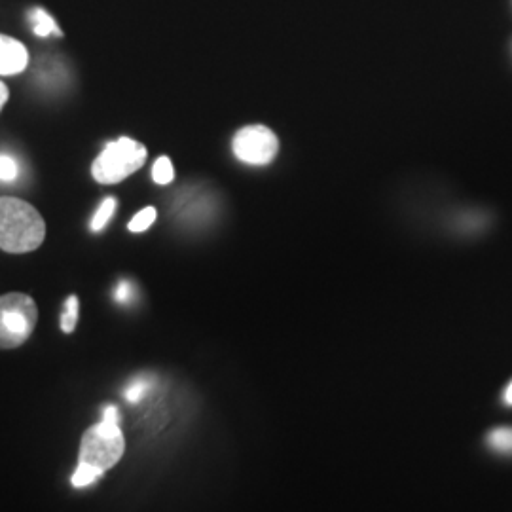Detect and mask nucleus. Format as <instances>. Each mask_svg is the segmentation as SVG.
<instances>
[{"label": "nucleus", "instance_id": "9", "mask_svg": "<svg viewBox=\"0 0 512 512\" xmlns=\"http://www.w3.org/2000/svg\"><path fill=\"white\" fill-rule=\"evenodd\" d=\"M78 315H80V300L76 294L67 296L65 306H63V313H61V330L65 334H73L76 327H78Z\"/></svg>", "mask_w": 512, "mask_h": 512}, {"label": "nucleus", "instance_id": "12", "mask_svg": "<svg viewBox=\"0 0 512 512\" xmlns=\"http://www.w3.org/2000/svg\"><path fill=\"white\" fill-rule=\"evenodd\" d=\"M158 219L156 207H145L141 209L133 219L129 220L128 230L131 234H143Z\"/></svg>", "mask_w": 512, "mask_h": 512}, {"label": "nucleus", "instance_id": "5", "mask_svg": "<svg viewBox=\"0 0 512 512\" xmlns=\"http://www.w3.org/2000/svg\"><path fill=\"white\" fill-rule=\"evenodd\" d=\"M234 156L249 165H268L279 150V141L272 129L266 126H247L239 129L232 141Z\"/></svg>", "mask_w": 512, "mask_h": 512}, {"label": "nucleus", "instance_id": "18", "mask_svg": "<svg viewBox=\"0 0 512 512\" xmlns=\"http://www.w3.org/2000/svg\"><path fill=\"white\" fill-rule=\"evenodd\" d=\"M505 404L512 406V382L509 384V387H507V391H505Z\"/></svg>", "mask_w": 512, "mask_h": 512}, {"label": "nucleus", "instance_id": "6", "mask_svg": "<svg viewBox=\"0 0 512 512\" xmlns=\"http://www.w3.org/2000/svg\"><path fill=\"white\" fill-rule=\"evenodd\" d=\"M29 65V52L18 38L0 35V76L23 73Z\"/></svg>", "mask_w": 512, "mask_h": 512}, {"label": "nucleus", "instance_id": "17", "mask_svg": "<svg viewBox=\"0 0 512 512\" xmlns=\"http://www.w3.org/2000/svg\"><path fill=\"white\" fill-rule=\"evenodd\" d=\"M8 97H10V92H8V86L0 80V112L4 109V105H6V101H8Z\"/></svg>", "mask_w": 512, "mask_h": 512}, {"label": "nucleus", "instance_id": "2", "mask_svg": "<svg viewBox=\"0 0 512 512\" xmlns=\"http://www.w3.org/2000/svg\"><path fill=\"white\" fill-rule=\"evenodd\" d=\"M124 452L126 439L120 429V410L114 404H109L103 410L101 421L86 429L82 435L78 461L107 473L114 465H118Z\"/></svg>", "mask_w": 512, "mask_h": 512}, {"label": "nucleus", "instance_id": "13", "mask_svg": "<svg viewBox=\"0 0 512 512\" xmlns=\"http://www.w3.org/2000/svg\"><path fill=\"white\" fill-rule=\"evenodd\" d=\"M173 179H175V169H173L171 160L167 156H160L152 165V181L160 186H165V184L173 183Z\"/></svg>", "mask_w": 512, "mask_h": 512}, {"label": "nucleus", "instance_id": "15", "mask_svg": "<svg viewBox=\"0 0 512 512\" xmlns=\"http://www.w3.org/2000/svg\"><path fill=\"white\" fill-rule=\"evenodd\" d=\"M18 177V160L10 154H0V181L2 183H14Z\"/></svg>", "mask_w": 512, "mask_h": 512}, {"label": "nucleus", "instance_id": "7", "mask_svg": "<svg viewBox=\"0 0 512 512\" xmlns=\"http://www.w3.org/2000/svg\"><path fill=\"white\" fill-rule=\"evenodd\" d=\"M31 23H33V31H35V35L37 37H61V29L57 27V23H55L54 18L46 12V10H42V8H35L33 12H31Z\"/></svg>", "mask_w": 512, "mask_h": 512}, {"label": "nucleus", "instance_id": "10", "mask_svg": "<svg viewBox=\"0 0 512 512\" xmlns=\"http://www.w3.org/2000/svg\"><path fill=\"white\" fill-rule=\"evenodd\" d=\"M116 198H105L101 205L97 207V211H95V215H93L92 222H90V228H92V232H101V230H105L107 228V224H109L110 219L114 217V213H116Z\"/></svg>", "mask_w": 512, "mask_h": 512}, {"label": "nucleus", "instance_id": "4", "mask_svg": "<svg viewBox=\"0 0 512 512\" xmlns=\"http://www.w3.org/2000/svg\"><path fill=\"white\" fill-rule=\"evenodd\" d=\"M38 306L33 296L6 293L0 296V349L23 346L37 329Z\"/></svg>", "mask_w": 512, "mask_h": 512}, {"label": "nucleus", "instance_id": "16", "mask_svg": "<svg viewBox=\"0 0 512 512\" xmlns=\"http://www.w3.org/2000/svg\"><path fill=\"white\" fill-rule=\"evenodd\" d=\"M133 296H135V285H133L131 281H128V279H122V281L118 283V287H116V293H114L116 302H120V304H131Z\"/></svg>", "mask_w": 512, "mask_h": 512}, {"label": "nucleus", "instance_id": "1", "mask_svg": "<svg viewBox=\"0 0 512 512\" xmlns=\"http://www.w3.org/2000/svg\"><path fill=\"white\" fill-rule=\"evenodd\" d=\"M46 239V222L37 207L19 198H0V251L23 255Z\"/></svg>", "mask_w": 512, "mask_h": 512}, {"label": "nucleus", "instance_id": "3", "mask_svg": "<svg viewBox=\"0 0 512 512\" xmlns=\"http://www.w3.org/2000/svg\"><path fill=\"white\" fill-rule=\"evenodd\" d=\"M147 156V147L143 143L131 137L114 139L93 160V179L99 184L122 183L145 165Z\"/></svg>", "mask_w": 512, "mask_h": 512}, {"label": "nucleus", "instance_id": "8", "mask_svg": "<svg viewBox=\"0 0 512 512\" xmlns=\"http://www.w3.org/2000/svg\"><path fill=\"white\" fill-rule=\"evenodd\" d=\"M486 442L497 454L512 456V427H495L488 433Z\"/></svg>", "mask_w": 512, "mask_h": 512}, {"label": "nucleus", "instance_id": "14", "mask_svg": "<svg viewBox=\"0 0 512 512\" xmlns=\"http://www.w3.org/2000/svg\"><path fill=\"white\" fill-rule=\"evenodd\" d=\"M150 387H152V382H150V380L139 378V380L131 382V384L126 387L124 397H126V401H128V403H141V401L147 397Z\"/></svg>", "mask_w": 512, "mask_h": 512}, {"label": "nucleus", "instance_id": "11", "mask_svg": "<svg viewBox=\"0 0 512 512\" xmlns=\"http://www.w3.org/2000/svg\"><path fill=\"white\" fill-rule=\"evenodd\" d=\"M105 475L103 471L95 469L88 463H80L78 461V467L74 469L73 476H71V484L74 488H86V486H92L95 480H99L101 476Z\"/></svg>", "mask_w": 512, "mask_h": 512}]
</instances>
